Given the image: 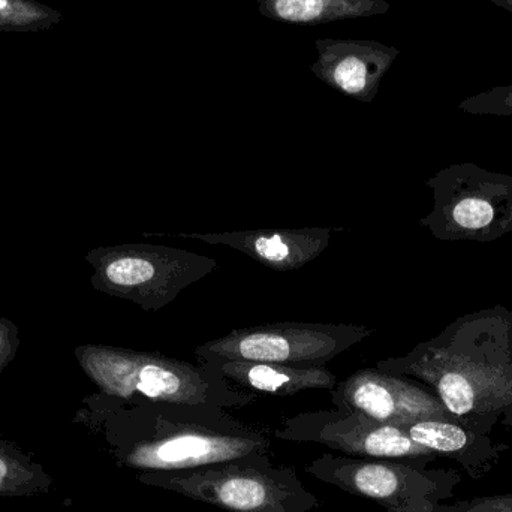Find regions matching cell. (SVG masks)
<instances>
[{"mask_svg": "<svg viewBox=\"0 0 512 512\" xmlns=\"http://www.w3.org/2000/svg\"><path fill=\"white\" fill-rule=\"evenodd\" d=\"M378 370L420 382L457 423L490 435L512 412V310L495 304L459 316Z\"/></svg>", "mask_w": 512, "mask_h": 512, "instance_id": "1", "label": "cell"}, {"mask_svg": "<svg viewBox=\"0 0 512 512\" xmlns=\"http://www.w3.org/2000/svg\"><path fill=\"white\" fill-rule=\"evenodd\" d=\"M108 453L140 472L185 471L270 454L264 433L216 405L146 402L107 424Z\"/></svg>", "mask_w": 512, "mask_h": 512, "instance_id": "2", "label": "cell"}, {"mask_svg": "<svg viewBox=\"0 0 512 512\" xmlns=\"http://www.w3.org/2000/svg\"><path fill=\"white\" fill-rule=\"evenodd\" d=\"M138 481L228 512H310L319 507L295 469L274 465L270 454L185 471L141 472Z\"/></svg>", "mask_w": 512, "mask_h": 512, "instance_id": "3", "label": "cell"}, {"mask_svg": "<svg viewBox=\"0 0 512 512\" xmlns=\"http://www.w3.org/2000/svg\"><path fill=\"white\" fill-rule=\"evenodd\" d=\"M427 188L433 206L420 225L435 239L492 243L512 234V174L459 162L430 177Z\"/></svg>", "mask_w": 512, "mask_h": 512, "instance_id": "4", "label": "cell"}, {"mask_svg": "<svg viewBox=\"0 0 512 512\" xmlns=\"http://www.w3.org/2000/svg\"><path fill=\"white\" fill-rule=\"evenodd\" d=\"M322 483L378 502L388 512H433L451 501L463 477L457 469L421 463L360 460L324 454L306 466Z\"/></svg>", "mask_w": 512, "mask_h": 512, "instance_id": "5", "label": "cell"}, {"mask_svg": "<svg viewBox=\"0 0 512 512\" xmlns=\"http://www.w3.org/2000/svg\"><path fill=\"white\" fill-rule=\"evenodd\" d=\"M93 378L111 396L176 405L231 403L209 373L191 364L158 354L102 349L90 360ZM227 388V387H225Z\"/></svg>", "mask_w": 512, "mask_h": 512, "instance_id": "6", "label": "cell"}, {"mask_svg": "<svg viewBox=\"0 0 512 512\" xmlns=\"http://www.w3.org/2000/svg\"><path fill=\"white\" fill-rule=\"evenodd\" d=\"M372 333L357 325L279 322L231 331L201 345L197 354L206 360L324 366Z\"/></svg>", "mask_w": 512, "mask_h": 512, "instance_id": "7", "label": "cell"}, {"mask_svg": "<svg viewBox=\"0 0 512 512\" xmlns=\"http://www.w3.org/2000/svg\"><path fill=\"white\" fill-rule=\"evenodd\" d=\"M218 267L209 256L159 245L123 246L102 258L101 279L111 294L159 310Z\"/></svg>", "mask_w": 512, "mask_h": 512, "instance_id": "8", "label": "cell"}, {"mask_svg": "<svg viewBox=\"0 0 512 512\" xmlns=\"http://www.w3.org/2000/svg\"><path fill=\"white\" fill-rule=\"evenodd\" d=\"M276 436L283 441L318 442L331 450L364 459L409 460L421 465L438 459L402 427L379 423L360 412L345 409L289 418Z\"/></svg>", "mask_w": 512, "mask_h": 512, "instance_id": "9", "label": "cell"}, {"mask_svg": "<svg viewBox=\"0 0 512 512\" xmlns=\"http://www.w3.org/2000/svg\"><path fill=\"white\" fill-rule=\"evenodd\" d=\"M334 402L339 409L360 412L397 427L423 420L456 421L429 388L378 369L360 370L349 376L337 390Z\"/></svg>", "mask_w": 512, "mask_h": 512, "instance_id": "10", "label": "cell"}, {"mask_svg": "<svg viewBox=\"0 0 512 512\" xmlns=\"http://www.w3.org/2000/svg\"><path fill=\"white\" fill-rule=\"evenodd\" d=\"M312 72L328 86L361 102H372L400 51L367 39H318Z\"/></svg>", "mask_w": 512, "mask_h": 512, "instance_id": "11", "label": "cell"}, {"mask_svg": "<svg viewBox=\"0 0 512 512\" xmlns=\"http://www.w3.org/2000/svg\"><path fill=\"white\" fill-rule=\"evenodd\" d=\"M191 239L227 245L274 271H292L318 258L330 243V231L256 230L224 234H192Z\"/></svg>", "mask_w": 512, "mask_h": 512, "instance_id": "12", "label": "cell"}, {"mask_svg": "<svg viewBox=\"0 0 512 512\" xmlns=\"http://www.w3.org/2000/svg\"><path fill=\"white\" fill-rule=\"evenodd\" d=\"M402 429L418 445L462 466L468 477L475 481L495 471L502 457L511 450L510 445L493 441L490 435L466 429L456 421H415Z\"/></svg>", "mask_w": 512, "mask_h": 512, "instance_id": "13", "label": "cell"}, {"mask_svg": "<svg viewBox=\"0 0 512 512\" xmlns=\"http://www.w3.org/2000/svg\"><path fill=\"white\" fill-rule=\"evenodd\" d=\"M218 369L224 385H234L255 393L292 396L304 390L333 388L336 376L324 366H289L242 360H207Z\"/></svg>", "mask_w": 512, "mask_h": 512, "instance_id": "14", "label": "cell"}, {"mask_svg": "<svg viewBox=\"0 0 512 512\" xmlns=\"http://www.w3.org/2000/svg\"><path fill=\"white\" fill-rule=\"evenodd\" d=\"M259 12L271 20L303 26L333 23L349 18L387 14L385 0H254Z\"/></svg>", "mask_w": 512, "mask_h": 512, "instance_id": "15", "label": "cell"}, {"mask_svg": "<svg viewBox=\"0 0 512 512\" xmlns=\"http://www.w3.org/2000/svg\"><path fill=\"white\" fill-rule=\"evenodd\" d=\"M53 478L32 454L0 439V498H33L50 492Z\"/></svg>", "mask_w": 512, "mask_h": 512, "instance_id": "16", "label": "cell"}, {"mask_svg": "<svg viewBox=\"0 0 512 512\" xmlns=\"http://www.w3.org/2000/svg\"><path fill=\"white\" fill-rule=\"evenodd\" d=\"M459 110L474 116L512 117V84L469 96L460 102Z\"/></svg>", "mask_w": 512, "mask_h": 512, "instance_id": "17", "label": "cell"}, {"mask_svg": "<svg viewBox=\"0 0 512 512\" xmlns=\"http://www.w3.org/2000/svg\"><path fill=\"white\" fill-rule=\"evenodd\" d=\"M433 512H512V493L465 499L439 505Z\"/></svg>", "mask_w": 512, "mask_h": 512, "instance_id": "18", "label": "cell"}, {"mask_svg": "<svg viewBox=\"0 0 512 512\" xmlns=\"http://www.w3.org/2000/svg\"><path fill=\"white\" fill-rule=\"evenodd\" d=\"M487 2L493 3L498 8L505 9V11L512 12V0H487Z\"/></svg>", "mask_w": 512, "mask_h": 512, "instance_id": "19", "label": "cell"}, {"mask_svg": "<svg viewBox=\"0 0 512 512\" xmlns=\"http://www.w3.org/2000/svg\"><path fill=\"white\" fill-rule=\"evenodd\" d=\"M501 423L504 424V426L510 427L512 426V412L508 417H505L504 420H501Z\"/></svg>", "mask_w": 512, "mask_h": 512, "instance_id": "20", "label": "cell"}, {"mask_svg": "<svg viewBox=\"0 0 512 512\" xmlns=\"http://www.w3.org/2000/svg\"><path fill=\"white\" fill-rule=\"evenodd\" d=\"M6 0H0V9L5 8Z\"/></svg>", "mask_w": 512, "mask_h": 512, "instance_id": "21", "label": "cell"}]
</instances>
